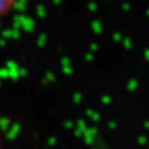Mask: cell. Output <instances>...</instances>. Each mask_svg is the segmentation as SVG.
<instances>
[{
	"mask_svg": "<svg viewBox=\"0 0 149 149\" xmlns=\"http://www.w3.org/2000/svg\"><path fill=\"white\" fill-rule=\"evenodd\" d=\"M19 0H0V19L10 15Z\"/></svg>",
	"mask_w": 149,
	"mask_h": 149,
	"instance_id": "cell-1",
	"label": "cell"
}]
</instances>
